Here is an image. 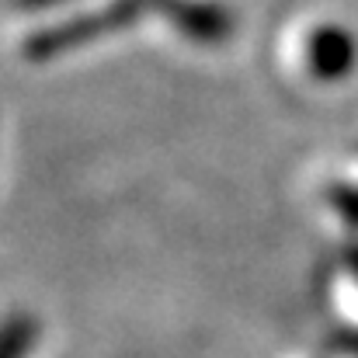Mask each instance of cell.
I'll use <instances>...</instances> for the list:
<instances>
[{
	"mask_svg": "<svg viewBox=\"0 0 358 358\" xmlns=\"http://www.w3.org/2000/svg\"><path fill=\"white\" fill-rule=\"evenodd\" d=\"M42 338V324L35 313H7L0 320V358H28Z\"/></svg>",
	"mask_w": 358,
	"mask_h": 358,
	"instance_id": "obj_4",
	"label": "cell"
},
{
	"mask_svg": "<svg viewBox=\"0 0 358 358\" xmlns=\"http://www.w3.org/2000/svg\"><path fill=\"white\" fill-rule=\"evenodd\" d=\"M17 10H52L59 3H70V0H10Z\"/></svg>",
	"mask_w": 358,
	"mask_h": 358,
	"instance_id": "obj_6",
	"label": "cell"
},
{
	"mask_svg": "<svg viewBox=\"0 0 358 358\" xmlns=\"http://www.w3.org/2000/svg\"><path fill=\"white\" fill-rule=\"evenodd\" d=\"M338 348H345V352H355V355H358V334H345V338L338 341Z\"/></svg>",
	"mask_w": 358,
	"mask_h": 358,
	"instance_id": "obj_7",
	"label": "cell"
},
{
	"mask_svg": "<svg viewBox=\"0 0 358 358\" xmlns=\"http://www.w3.org/2000/svg\"><path fill=\"white\" fill-rule=\"evenodd\" d=\"M327 202H331V209H334L348 227L358 230V185H334V188L327 192Z\"/></svg>",
	"mask_w": 358,
	"mask_h": 358,
	"instance_id": "obj_5",
	"label": "cell"
},
{
	"mask_svg": "<svg viewBox=\"0 0 358 358\" xmlns=\"http://www.w3.org/2000/svg\"><path fill=\"white\" fill-rule=\"evenodd\" d=\"M146 14H153V0H108L94 10H80V14H70L63 21L28 31L21 42V56L31 63H52L59 56H70L101 38L119 35Z\"/></svg>",
	"mask_w": 358,
	"mask_h": 358,
	"instance_id": "obj_1",
	"label": "cell"
},
{
	"mask_svg": "<svg viewBox=\"0 0 358 358\" xmlns=\"http://www.w3.org/2000/svg\"><path fill=\"white\" fill-rule=\"evenodd\" d=\"M153 14H160L181 38L195 45H223L237 28L234 10L213 0H153Z\"/></svg>",
	"mask_w": 358,
	"mask_h": 358,
	"instance_id": "obj_2",
	"label": "cell"
},
{
	"mask_svg": "<svg viewBox=\"0 0 358 358\" xmlns=\"http://www.w3.org/2000/svg\"><path fill=\"white\" fill-rule=\"evenodd\" d=\"M306 63L313 70V77L320 80H341L355 70L358 63V42L348 35V28L341 24H324L310 35L306 45Z\"/></svg>",
	"mask_w": 358,
	"mask_h": 358,
	"instance_id": "obj_3",
	"label": "cell"
}]
</instances>
